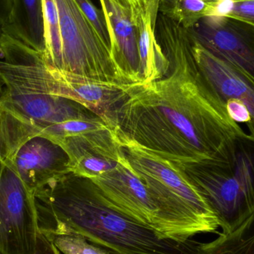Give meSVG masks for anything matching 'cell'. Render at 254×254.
<instances>
[{
  "label": "cell",
  "instance_id": "6da1fadb",
  "mask_svg": "<svg viewBox=\"0 0 254 254\" xmlns=\"http://www.w3.org/2000/svg\"><path fill=\"white\" fill-rule=\"evenodd\" d=\"M156 34L171 72L151 83L126 84L114 131L185 170L227 161L244 131L200 74L188 29L159 14Z\"/></svg>",
  "mask_w": 254,
  "mask_h": 254
},
{
  "label": "cell",
  "instance_id": "7a4b0ae2",
  "mask_svg": "<svg viewBox=\"0 0 254 254\" xmlns=\"http://www.w3.org/2000/svg\"><path fill=\"white\" fill-rule=\"evenodd\" d=\"M42 233H74L107 254H196V242L175 241L128 216L89 179L71 173L36 192Z\"/></svg>",
  "mask_w": 254,
  "mask_h": 254
},
{
  "label": "cell",
  "instance_id": "3957f363",
  "mask_svg": "<svg viewBox=\"0 0 254 254\" xmlns=\"http://www.w3.org/2000/svg\"><path fill=\"white\" fill-rule=\"evenodd\" d=\"M0 73L34 89L83 106L112 129L127 98L124 84L107 83L49 66L41 54L5 34L0 40Z\"/></svg>",
  "mask_w": 254,
  "mask_h": 254
},
{
  "label": "cell",
  "instance_id": "277c9868",
  "mask_svg": "<svg viewBox=\"0 0 254 254\" xmlns=\"http://www.w3.org/2000/svg\"><path fill=\"white\" fill-rule=\"evenodd\" d=\"M205 198L222 233L243 223L254 211V131L234 140L227 161H208L184 170Z\"/></svg>",
  "mask_w": 254,
  "mask_h": 254
},
{
  "label": "cell",
  "instance_id": "5b68a950",
  "mask_svg": "<svg viewBox=\"0 0 254 254\" xmlns=\"http://www.w3.org/2000/svg\"><path fill=\"white\" fill-rule=\"evenodd\" d=\"M115 134L131 170L172 216L195 236L217 233L218 218L182 169Z\"/></svg>",
  "mask_w": 254,
  "mask_h": 254
},
{
  "label": "cell",
  "instance_id": "8992f818",
  "mask_svg": "<svg viewBox=\"0 0 254 254\" xmlns=\"http://www.w3.org/2000/svg\"><path fill=\"white\" fill-rule=\"evenodd\" d=\"M61 41L58 70L107 83L125 84L110 48L97 32L75 0H55Z\"/></svg>",
  "mask_w": 254,
  "mask_h": 254
},
{
  "label": "cell",
  "instance_id": "52a82bcc",
  "mask_svg": "<svg viewBox=\"0 0 254 254\" xmlns=\"http://www.w3.org/2000/svg\"><path fill=\"white\" fill-rule=\"evenodd\" d=\"M90 181L117 208L160 235L179 242L195 237L160 204L131 170L124 155L114 169Z\"/></svg>",
  "mask_w": 254,
  "mask_h": 254
},
{
  "label": "cell",
  "instance_id": "ba28073f",
  "mask_svg": "<svg viewBox=\"0 0 254 254\" xmlns=\"http://www.w3.org/2000/svg\"><path fill=\"white\" fill-rule=\"evenodd\" d=\"M39 233L35 194L4 160L0 177V254H35Z\"/></svg>",
  "mask_w": 254,
  "mask_h": 254
},
{
  "label": "cell",
  "instance_id": "9c48e42d",
  "mask_svg": "<svg viewBox=\"0 0 254 254\" xmlns=\"http://www.w3.org/2000/svg\"><path fill=\"white\" fill-rule=\"evenodd\" d=\"M0 80L2 85L0 108L40 133L67 121L95 116L74 101L41 92L10 76L0 73Z\"/></svg>",
  "mask_w": 254,
  "mask_h": 254
},
{
  "label": "cell",
  "instance_id": "30bf717a",
  "mask_svg": "<svg viewBox=\"0 0 254 254\" xmlns=\"http://www.w3.org/2000/svg\"><path fill=\"white\" fill-rule=\"evenodd\" d=\"M191 38L192 57L203 78L223 103L230 118L254 131L253 80L228 61L204 49L192 36Z\"/></svg>",
  "mask_w": 254,
  "mask_h": 254
},
{
  "label": "cell",
  "instance_id": "8fae6325",
  "mask_svg": "<svg viewBox=\"0 0 254 254\" xmlns=\"http://www.w3.org/2000/svg\"><path fill=\"white\" fill-rule=\"evenodd\" d=\"M3 154L4 161L34 194L54 179L70 173L64 149L35 128L5 144Z\"/></svg>",
  "mask_w": 254,
  "mask_h": 254
},
{
  "label": "cell",
  "instance_id": "7c38bea8",
  "mask_svg": "<svg viewBox=\"0 0 254 254\" xmlns=\"http://www.w3.org/2000/svg\"><path fill=\"white\" fill-rule=\"evenodd\" d=\"M188 30L204 49L254 82V25L228 16H207Z\"/></svg>",
  "mask_w": 254,
  "mask_h": 254
},
{
  "label": "cell",
  "instance_id": "4fadbf2b",
  "mask_svg": "<svg viewBox=\"0 0 254 254\" xmlns=\"http://www.w3.org/2000/svg\"><path fill=\"white\" fill-rule=\"evenodd\" d=\"M110 37L113 62L125 84L140 83L138 34L131 8L116 0H100Z\"/></svg>",
  "mask_w": 254,
  "mask_h": 254
},
{
  "label": "cell",
  "instance_id": "5bb4252c",
  "mask_svg": "<svg viewBox=\"0 0 254 254\" xmlns=\"http://www.w3.org/2000/svg\"><path fill=\"white\" fill-rule=\"evenodd\" d=\"M159 0H148L131 6V15L138 34L140 83H151L168 75L170 63L156 34Z\"/></svg>",
  "mask_w": 254,
  "mask_h": 254
},
{
  "label": "cell",
  "instance_id": "9a60e30c",
  "mask_svg": "<svg viewBox=\"0 0 254 254\" xmlns=\"http://www.w3.org/2000/svg\"><path fill=\"white\" fill-rule=\"evenodd\" d=\"M8 35L42 55L45 52L43 0H13Z\"/></svg>",
  "mask_w": 254,
  "mask_h": 254
},
{
  "label": "cell",
  "instance_id": "2e32d148",
  "mask_svg": "<svg viewBox=\"0 0 254 254\" xmlns=\"http://www.w3.org/2000/svg\"><path fill=\"white\" fill-rule=\"evenodd\" d=\"M196 254H254V211L231 232L209 243H197Z\"/></svg>",
  "mask_w": 254,
  "mask_h": 254
},
{
  "label": "cell",
  "instance_id": "e0dca14e",
  "mask_svg": "<svg viewBox=\"0 0 254 254\" xmlns=\"http://www.w3.org/2000/svg\"><path fill=\"white\" fill-rule=\"evenodd\" d=\"M211 6L204 0H159L158 11L186 29L210 14Z\"/></svg>",
  "mask_w": 254,
  "mask_h": 254
},
{
  "label": "cell",
  "instance_id": "ac0fdd59",
  "mask_svg": "<svg viewBox=\"0 0 254 254\" xmlns=\"http://www.w3.org/2000/svg\"><path fill=\"white\" fill-rule=\"evenodd\" d=\"M44 21L45 52L42 56L49 66L59 69L61 59V41L59 16L55 0H43Z\"/></svg>",
  "mask_w": 254,
  "mask_h": 254
},
{
  "label": "cell",
  "instance_id": "d6986e66",
  "mask_svg": "<svg viewBox=\"0 0 254 254\" xmlns=\"http://www.w3.org/2000/svg\"><path fill=\"white\" fill-rule=\"evenodd\" d=\"M64 254H107L74 233H43Z\"/></svg>",
  "mask_w": 254,
  "mask_h": 254
},
{
  "label": "cell",
  "instance_id": "ffe728a7",
  "mask_svg": "<svg viewBox=\"0 0 254 254\" xmlns=\"http://www.w3.org/2000/svg\"><path fill=\"white\" fill-rule=\"evenodd\" d=\"M208 16H223L254 25V0L223 1L211 6Z\"/></svg>",
  "mask_w": 254,
  "mask_h": 254
},
{
  "label": "cell",
  "instance_id": "44dd1931",
  "mask_svg": "<svg viewBox=\"0 0 254 254\" xmlns=\"http://www.w3.org/2000/svg\"><path fill=\"white\" fill-rule=\"evenodd\" d=\"M82 11L92 22L97 32L101 36L107 46L110 48V37L106 21L105 15L102 9L97 8L91 0H75Z\"/></svg>",
  "mask_w": 254,
  "mask_h": 254
},
{
  "label": "cell",
  "instance_id": "7402d4cb",
  "mask_svg": "<svg viewBox=\"0 0 254 254\" xmlns=\"http://www.w3.org/2000/svg\"><path fill=\"white\" fill-rule=\"evenodd\" d=\"M13 16V0H0V40L8 33Z\"/></svg>",
  "mask_w": 254,
  "mask_h": 254
},
{
  "label": "cell",
  "instance_id": "603a6c76",
  "mask_svg": "<svg viewBox=\"0 0 254 254\" xmlns=\"http://www.w3.org/2000/svg\"><path fill=\"white\" fill-rule=\"evenodd\" d=\"M35 254H60L55 245L40 231Z\"/></svg>",
  "mask_w": 254,
  "mask_h": 254
},
{
  "label": "cell",
  "instance_id": "cb8c5ba5",
  "mask_svg": "<svg viewBox=\"0 0 254 254\" xmlns=\"http://www.w3.org/2000/svg\"><path fill=\"white\" fill-rule=\"evenodd\" d=\"M207 4L210 6L216 5V4H219V3L223 2V1H248V0H204Z\"/></svg>",
  "mask_w": 254,
  "mask_h": 254
},
{
  "label": "cell",
  "instance_id": "d4e9b609",
  "mask_svg": "<svg viewBox=\"0 0 254 254\" xmlns=\"http://www.w3.org/2000/svg\"><path fill=\"white\" fill-rule=\"evenodd\" d=\"M4 165V155H3L2 143H1V134H0V177Z\"/></svg>",
  "mask_w": 254,
  "mask_h": 254
},
{
  "label": "cell",
  "instance_id": "484cf974",
  "mask_svg": "<svg viewBox=\"0 0 254 254\" xmlns=\"http://www.w3.org/2000/svg\"><path fill=\"white\" fill-rule=\"evenodd\" d=\"M148 0H129L130 5L135 6L138 5V4H143V3L146 2Z\"/></svg>",
  "mask_w": 254,
  "mask_h": 254
},
{
  "label": "cell",
  "instance_id": "4316f807",
  "mask_svg": "<svg viewBox=\"0 0 254 254\" xmlns=\"http://www.w3.org/2000/svg\"><path fill=\"white\" fill-rule=\"evenodd\" d=\"M116 1L122 4L124 7H128V8H131V5H130L129 0H116Z\"/></svg>",
  "mask_w": 254,
  "mask_h": 254
},
{
  "label": "cell",
  "instance_id": "83f0119b",
  "mask_svg": "<svg viewBox=\"0 0 254 254\" xmlns=\"http://www.w3.org/2000/svg\"><path fill=\"white\" fill-rule=\"evenodd\" d=\"M1 91H2V85H1V82L0 80V97H1Z\"/></svg>",
  "mask_w": 254,
  "mask_h": 254
}]
</instances>
